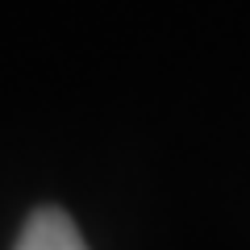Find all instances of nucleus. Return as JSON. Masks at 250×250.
Listing matches in <instances>:
<instances>
[{"mask_svg": "<svg viewBox=\"0 0 250 250\" xmlns=\"http://www.w3.org/2000/svg\"><path fill=\"white\" fill-rule=\"evenodd\" d=\"M13 250H88V246H83L75 221L62 208H38L25 221V229H21Z\"/></svg>", "mask_w": 250, "mask_h": 250, "instance_id": "f257e3e1", "label": "nucleus"}]
</instances>
